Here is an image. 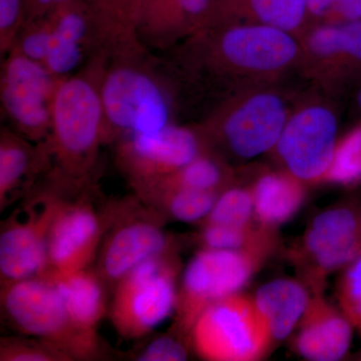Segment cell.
I'll use <instances>...</instances> for the list:
<instances>
[{
	"label": "cell",
	"mask_w": 361,
	"mask_h": 361,
	"mask_svg": "<svg viewBox=\"0 0 361 361\" xmlns=\"http://www.w3.org/2000/svg\"><path fill=\"white\" fill-rule=\"evenodd\" d=\"M26 20L25 0H0V49L4 56L13 49Z\"/></svg>",
	"instance_id": "32"
},
{
	"label": "cell",
	"mask_w": 361,
	"mask_h": 361,
	"mask_svg": "<svg viewBox=\"0 0 361 361\" xmlns=\"http://www.w3.org/2000/svg\"><path fill=\"white\" fill-rule=\"evenodd\" d=\"M222 180L223 171L219 164L209 157L200 155L176 174L145 190L144 193L160 188L174 187L216 192L222 184Z\"/></svg>",
	"instance_id": "27"
},
{
	"label": "cell",
	"mask_w": 361,
	"mask_h": 361,
	"mask_svg": "<svg viewBox=\"0 0 361 361\" xmlns=\"http://www.w3.org/2000/svg\"><path fill=\"white\" fill-rule=\"evenodd\" d=\"M288 118L284 99L276 92L261 90L226 109L216 130L232 155L253 159L276 147Z\"/></svg>",
	"instance_id": "9"
},
{
	"label": "cell",
	"mask_w": 361,
	"mask_h": 361,
	"mask_svg": "<svg viewBox=\"0 0 361 361\" xmlns=\"http://www.w3.org/2000/svg\"><path fill=\"white\" fill-rule=\"evenodd\" d=\"M96 23L99 39L111 51L135 44V27L140 0H85Z\"/></svg>",
	"instance_id": "24"
},
{
	"label": "cell",
	"mask_w": 361,
	"mask_h": 361,
	"mask_svg": "<svg viewBox=\"0 0 361 361\" xmlns=\"http://www.w3.org/2000/svg\"><path fill=\"white\" fill-rule=\"evenodd\" d=\"M141 44L114 51L104 59L99 92L104 139L114 135L149 134L171 123L170 99L151 66L142 61Z\"/></svg>",
	"instance_id": "1"
},
{
	"label": "cell",
	"mask_w": 361,
	"mask_h": 361,
	"mask_svg": "<svg viewBox=\"0 0 361 361\" xmlns=\"http://www.w3.org/2000/svg\"><path fill=\"white\" fill-rule=\"evenodd\" d=\"M303 251L315 269L323 273L351 264L361 255V205L337 207L311 223Z\"/></svg>",
	"instance_id": "14"
},
{
	"label": "cell",
	"mask_w": 361,
	"mask_h": 361,
	"mask_svg": "<svg viewBox=\"0 0 361 361\" xmlns=\"http://www.w3.org/2000/svg\"><path fill=\"white\" fill-rule=\"evenodd\" d=\"M250 227L236 226L206 224L202 239L205 248L216 250H242L261 245Z\"/></svg>",
	"instance_id": "30"
},
{
	"label": "cell",
	"mask_w": 361,
	"mask_h": 361,
	"mask_svg": "<svg viewBox=\"0 0 361 361\" xmlns=\"http://www.w3.org/2000/svg\"><path fill=\"white\" fill-rule=\"evenodd\" d=\"M104 59L97 56L85 70L61 80L56 87L51 135L45 145L68 175H84L104 140L99 92Z\"/></svg>",
	"instance_id": "2"
},
{
	"label": "cell",
	"mask_w": 361,
	"mask_h": 361,
	"mask_svg": "<svg viewBox=\"0 0 361 361\" xmlns=\"http://www.w3.org/2000/svg\"><path fill=\"white\" fill-rule=\"evenodd\" d=\"M37 155L28 142L18 134L4 130L0 142V199L1 207L7 198L28 178Z\"/></svg>",
	"instance_id": "25"
},
{
	"label": "cell",
	"mask_w": 361,
	"mask_h": 361,
	"mask_svg": "<svg viewBox=\"0 0 361 361\" xmlns=\"http://www.w3.org/2000/svg\"><path fill=\"white\" fill-rule=\"evenodd\" d=\"M310 300L303 285L290 279H277L263 285L253 298L273 342L283 341L291 334Z\"/></svg>",
	"instance_id": "21"
},
{
	"label": "cell",
	"mask_w": 361,
	"mask_h": 361,
	"mask_svg": "<svg viewBox=\"0 0 361 361\" xmlns=\"http://www.w3.org/2000/svg\"><path fill=\"white\" fill-rule=\"evenodd\" d=\"M4 312L13 326L39 337L61 355L85 356L96 341L73 326L58 289L49 277L27 278L6 285L2 293Z\"/></svg>",
	"instance_id": "5"
},
{
	"label": "cell",
	"mask_w": 361,
	"mask_h": 361,
	"mask_svg": "<svg viewBox=\"0 0 361 361\" xmlns=\"http://www.w3.org/2000/svg\"><path fill=\"white\" fill-rule=\"evenodd\" d=\"M188 353L180 341L171 336H161L148 344L137 355L140 361L186 360Z\"/></svg>",
	"instance_id": "34"
},
{
	"label": "cell",
	"mask_w": 361,
	"mask_h": 361,
	"mask_svg": "<svg viewBox=\"0 0 361 361\" xmlns=\"http://www.w3.org/2000/svg\"><path fill=\"white\" fill-rule=\"evenodd\" d=\"M59 356L65 355L52 348L45 349L32 344L18 343V342H9L6 343L1 350L2 360L13 361H39L54 360Z\"/></svg>",
	"instance_id": "35"
},
{
	"label": "cell",
	"mask_w": 361,
	"mask_h": 361,
	"mask_svg": "<svg viewBox=\"0 0 361 361\" xmlns=\"http://www.w3.org/2000/svg\"><path fill=\"white\" fill-rule=\"evenodd\" d=\"M190 331L195 350L207 360H257L273 343L253 299L238 293L206 308Z\"/></svg>",
	"instance_id": "4"
},
{
	"label": "cell",
	"mask_w": 361,
	"mask_h": 361,
	"mask_svg": "<svg viewBox=\"0 0 361 361\" xmlns=\"http://www.w3.org/2000/svg\"><path fill=\"white\" fill-rule=\"evenodd\" d=\"M299 324L296 350L306 360L336 361L348 353L353 337L350 319L322 297L310 298Z\"/></svg>",
	"instance_id": "18"
},
{
	"label": "cell",
	"mask_w": 361,
	"mask_h": 361,
	"mask_svg": "<svg viewBox=\"0 0 361 361\" xmlns=\"http://www.w3.org/2000/svg\"><path fill=\"white\" fill-rule=\"evenodd\" d=\"M337 0H306L307 13L315 18H329Z\"/></svg>",
	"instance_id": "38"
},
{
	"label": "cell",
	"mask_w": 361,
	"mask_h": 361,
	"mask_svg": "<svg viewBox=\"0 0 361 361\" xmlns=\"http://www.w3.org/2000/svg\"><path fill=\"white\" fill-rule=\"evenodd\" d=\"M51 40V26L47 16L25 23L13 49L32 61L44 65Z\"/></svg>",
	"instance_id": "31"
},
{
	"label": "cell",
	"mask_w": 361,
	"mask_h": 361,
	"mask_svg": "<svg viewBox=\"0 0 361 361\" xmlns=\"http://www.w3.org/2000/svg\"><path fill=\"white\" fill-rule=\"evenodd\" d=\"M210 35L208 59L228 75L263 78L294 65L300 47L293 33L255 23L205 26Z\"/></svg>",
	"instance_id": "3"
},
{
	"label": "cell",
	"mask_w": 361,
	"mask_h": 361,
	"mask_svg": "<svg viewBox=\"0 0 361 361\" xmlns=\"http://www.w3.org/2000/svg\"><path fill=\"white\" fill-rule=\"evenodd\" d=\"M302 180L289 173H272L258 180L252 191L254 215L265 227H273L290 219L302 205Z\"/></svg>",
	"instance_id": "23"
},
{
	"label": "cell",
	"mask_w": 361,
	"mask_h": 361,
	"mask_svg": "<svg viewBox=\"0 0 361 361\" xmlns=\"http://www.w3.org/2000/svg\"><path fill=\"white\" fill-rule=\"evenodd\" d=\"M145 194L160 197L166 210L174 219L189 223L208 217L218 198L216 192L177 187L160 188Z\"/></svg>",
	"instance_id": "26"
},
{
	"label": "cell",
	"mask_w": 361,
	"mask_h": 361,
	"mask_svg": "<svg viewBox=\"0 0 361 361\" xmlns=\"http://www.w3.org/2000/svg\"><path fill=\"white\" fill-rule=\"evenodd\" d=\"M59 82L42 63L16 49L6 54L0 84L2 110L25 139L44 144L49 139L52 104Z\"/></svg>",
	"instance_id": "8"
},
{
	"label": "cell",
	"mask_w": 361,
	"mask_h": 361,
	"mask_svg": "<svg viewBox=\"0 0 361 361\" xmlns=\"http://www.w3.org/2000/svg\"><path fill=\"white\" fill-rule=\"evenodd\" d=\"M168 246L167 235L153 221H125L106 239L99 258V275L116 284L137 266L166 255Z\"/></svg>",
	"instance_id": "17"
},
{
	"label": "cell",
	"mask_w": 361,
	"mask_h": 361,
	"mask_svg": "<svg viewBox=\"0 0 361 361\" xmlns=\"http://www.w3.org/2000/svg\"><path fill=\"white\" fill-rule=\"evenodd\" d=\"M54 282L75 329L94 341V331L106 312L101 277L87 268L68 273L44 274Z\"/></svg>",
	"instance_id": "20"
},
{
	"label": "cell",
	"mask_w": 361,
	"mask_h": 361,
	"mask_svg": "<svg viewBox=\"0 0 361 361\" xmlns=\"http://www.w3.org/2000/svg\"><path fill=\"white\" fill-rule=\"evenodd\" d=\"M341 300L346 316L361 329V255L344 275Z\"/></svg>",
	"instance_id": "33"
},
{
	"label": "cell",
	"mask_w": 361,
	"mask_h": 361,
	"mask_svg": "<svg viewBox=\"0 0 361 361\" xmlns=\"http://www.w3.org/2000/svg\"><path fill=\"white\" fill-rule=\"evenodd\" d=\"M123 137L121 161L141 191L176 174L200 156L197 135L173 123L149 134Z\"/></svg>",
	"instance_id": "11"
},
{
	"label": "cell",
	"mask_w": 361,
	"mask_h": 361,
	"mask_svg": "<svg viewBox=\"0 0 361 361\" xmlns=\"http://www.w3.org/2000/svg\"><path fill=\"white\" fill-rule=\"evenodd\" d=\"M325 179L341 185H353L361 180V123L337 144Z\"/></svg>",
	"instance_id": "28"
},
{
	"label": "cell",
	"mask_w": 361,
	"mask_h": 361,
	"mask_svg": "<svg viewBox=\"0 0 361 361\" xmlns=\"http://www.w3.org/2000/svg\"><path fill=\"white\" fill-rule=\"evenodd\" d=\"M262 253V244L242 250L199 252L187 266L178 293L180 329L191 330L206 308L238 293L255 272Z\"/></svg>",
	"instance_id": "6"
},
{
	"label": "cell",
	"mask_w": 361,
	"mask_h": 361,
	"mask_svg": "<svg viewBox=\"0 0 361 361\" xmlns=\"http://www.w3.org/2000/svg\"><path fill=\"white\" fill-rule=\"evenodd\" d=\"M51 26L45 68L59 80L80 71L85 59L99 49L104 54L92 9L85 0H77L47 13Z\"/></svg>",
	"instance_id": "12"
},
{
	"label": "cell",
	"mask_w": 361,
	"mask_h": 361,
	"mask_svg": "<svg viewBox=\"0 0 361 361\" xmlns=\"http://www.w3.org/2000/svg\"><path fill=\"white\" fill-rule=\"evenodd\" d=\"M176 267L166 255L149 259L116 283L111 318L118 334L139 338L165 322L177 306Z\"/></svg>",
	"instance_id": "7"
},
{
	"label": "cell",
	"mask_w": 361,
	"mask_h": 361,
	"mask_svg": "<svg viewBox=\"0 0 361 361\" xmlns=\"http://www.w3.org/2000/svg\"><path fill=\"white\" fill-rule=\"evenodd\" d=\"M61 205L47 202L40 214L14 221L0 235V273L4 283L42 276L47 268V237Z\"/></svg>",
	"instance_id": "15"
},
{
	"label": "cell",
	"mask_w": 361,
	"mask_h": 361,
	"mask_svg": "<svg viewBox=\"0 0 361 361\" xmlns=\"http://www.w3.org/2000/svg\"><path fill=\"white\" fill-rule=\"evenodd\" d=\"M211 6L212 0H140L135 39L145 49L168 47L187 33L202 30Z\"/></svg>",
	"instance_id": "16"
},
{
	"label": "cell",
	"mask_w": 361,
	"mask_h": 361,
	"mask_svg": "<svg viewBox=\"0 0 361 361\" xmlns=\"http://www.w3.org/2000/svg\"><path fill=\"white\" fill-rule=\"evenodd\" d=\"M73 1H77V0H25V23L47 16V13H51L58 7Z\"/></svg>",
	"instance_id": "37"
},
{
	"label": "cell",
	"mask_w": 361,
	"mask_h": 361,
	"mask_svg": "<svg viewBox=\"0 0 361 361\" xmlns=\"http://www.w3.org/2000/svg\"><path fill=\"white\" fill-rule=\"evenodd\" d=\"M356 104H357L358 109L361 111V85L360 90H358L357 94H356Z\"/></svg>",
	"instance_id": "39"
},
{
	"label": "cell",
	"mask_w": 361,
	"mask_h": 361,
	"mask_svg": "<svg viewBox=\"0 0 361 361\" xmlns=\"http://www.w3.org/2000/svg\"><path fill=\"white\" fill-rule=\"evenodd\" d=\"M254 214L252 192L243 189H230L218 197L206 224L246 227Z\"/></svg>",
	"instance_id": "29"
},
{
	"label": "cell",
	"mask_w": 361,
	"mask_h": 361,
	"mask_svg": "<svg viewBox=\"0 0 361 361\" xmlns=\"http://www.w3.org/2000/svg\"><path fill=\"white\" fill-rule=\"evenodd\" d=\"M307 16L306 0H212L205 26L255 23L293 33Z\"/></svg>",
	"instance_id": "19"
},
{
	"label": "cell",
	"mask_w": 361,
	"mask_h": 361,
	"mask_svg": "<svg viewBox=\"0 0 361 361\" xmlns=\"http://www.w3.org/2000/svg\"><path fill=\"white\" fill-rule=\"evenodd\" d=\"M310 59L336 66L341 73L361 71V20L329 23L311 30L305 39Z\"/></svg>",
	"instance_id": "22"
},
{
	"label": "cell",
	"mask_w": 361,
	"mask_h": 361,
	"mask_svg": "<svg viewBox=\"0 0 361 361\" xmlns=\"http://www.w3.org/2000/svg\"><path fill=\"white\" fill-rule=\"evenodd\" d=\"M338 123L327 106H305L287 121L276 147L289 174L300 180L325 179L337 142Z\"/></svg>",
	"instance_id": "10"
},
{
	"label": "cell",
	"mask_w": 361,
	"mask_h": 361,
	"mask_svg": "<svg viewBox=\"0 0 361 361\" xmlns=\"http://www.w3.org/2000/svg\"><path fill=\"white\" fill-rule=\"evenodd\" d=\"M329 18H331L332 23L361 20V0H337Z\"/></svg>",
	"instance_id": "36"
},
{
	"label": "cell",
	"mask_w": 361,
	"mask_h": 361,
	"mask_svg": "<svg viewBox=\"0 0 361 361\" xmlns=\"http://www.w3.org/2000/svg\"><path fill=\"white\" fill-rule=\"evenodd\" d=\"M103 224L85 204L59 205L47 237V268L44 274L85 269L97 250Z\"/></svg>",
	"instance_id": "13"
}]
</instances>
